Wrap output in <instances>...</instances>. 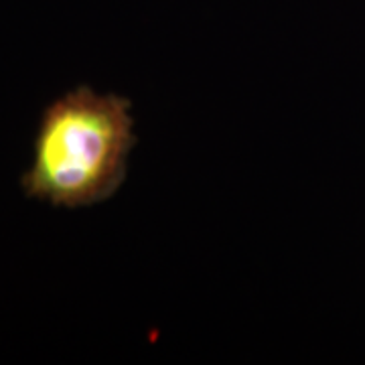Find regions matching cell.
<instances>
[{
    "label": "cell",
    "instance_id": "1",
    "mask_svg": "<svg viewBox=\"0 0 365 365\" xmlns=\"http://www.w3.org/2000/svg\"><path fill=\"white\" fill-rule=\"evenodd\" d=\"M134 144L130 102L79 86L45 110L21 185L26 195L55 207L100 203L124 182Z\"/></svg>",
    "mask_w": 365,
    "mask_h": 365
}]
</instances>
